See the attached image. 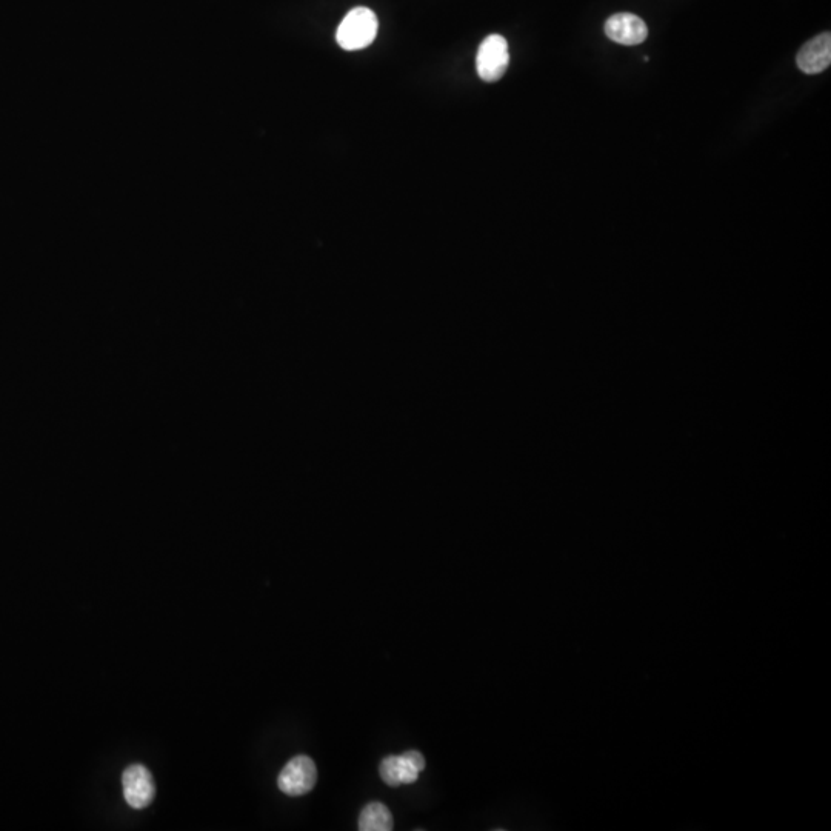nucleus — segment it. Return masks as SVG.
<instances>
[{"instance_id":"7ed1b4c3","label":"nucleus","mask_w":831,"mask_h":831,"mask_svg":"<svg viewBox=\"0 0 831 831\" xmlns=\"http://www.w3.org/2000/svg\"><path fill=\"white\" fill-rule=\"evenodd\" d=\"M424 768V756L419 751L410 750L404 755L387 756L379 765V775L388 787L396 788L414 784Z\"/></svg>"},{"instance_id":"0eeeda50","label":"nucleus","mask_w":831,"mask_h":831,"mask_svg":"<svg viewBox=\"0 0 831 831\" xmlns=\"http://www.w3.org/2000/svg\"><path fill=\"white\" fill-rule=\"evenodd\" d=\"M799 70L805 74H819L831 64V34L822 33L808 41L796 57Z\"/></svg>"},{"instance_id":"6e6552de","label":"nucleus","mask_w":831,"mask_h":831,"mask_svg":"<svg viewBox=\"0 0 831 831\" xmlns=\"http://www.w3.org/2000/svg\"><path fill=\"white\" fill-rule=\"evenodd\" d=\"M393 824L391 811L382 802H370L365 805L359 816V830L361 831H391Z\"/></svg>"},{"instance_id":"f03ea898","label":"nucleus","mask_w":831,"mask_h":831,"mask_svg":"<svg viewBox=\"0 0 831 831\" xmlns=\"http://www.w3.org/2000/svg\"><path fill=\"white\" fill-rule=\"evenodd\" d=\"M318 782V768L308 756L291 759L277 778V787L291 798L307 795Z\"/></svg>"},{"instance_id":"423d86ee","label":"nucleus","mask_w":831,"mask_h":831,"mask_svg":"<svg viewBox=\"0 0 831 831\" xmlns=\"http://www.w3.org/2000/svg\"><path fill=\"white\" fill-rule=\"evenodd\" d=\"M605 34L610 41L619 45L642 44L648 37V28L641 17L631 13H619L611 16L605 24Z\"/></svg>"},{"instance_id":"20e7f679","label":"nucleus","mask_w":831,"mask_h":831,"mask_svg":"<svg viewBox=\"0 0 831 831\" xmlns=\"http://www.w3.org/2000/svg\"><path fill=\"white\" fill-rule=\"evenodd\" d=\"M510 54L505 37L491 34L482 42L476 57V67L482 81L498 82L508 68Z\"/></svg>"},{"instance_id":"39448f33","label":"nucleus","mask_w":831,"mask_h":831,"mask_svg":"<svg viewBox=\"0 0 831 831\" xmlns=\"http://www.w3.org/2000/svg\"><path fill=\"white\" fill-rule=\"evenodd\" d=\"M122 785H124L125 801L136 810L148 807L156 795L153 778L144 765L136 764L128 767L122 776Z\"/></svg>"},{"instance_id":"f257e3e1","label":"nucleus","mask_w":831,"mask_h":831,"mask_svg":"<svg viewBox=\"0 0 831 831\" xmlns=\"http://www.w3.org/2000/svg\"><path fill=\"white\" fill-rule=\"evenodd\" d=\"M378 28V17L370 8H354L339 25L336 39L344 50H364V48L373 44L374 39L378 36Z\"/></svg>"}]
</instances>
